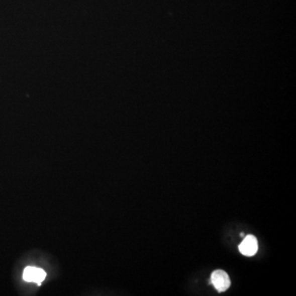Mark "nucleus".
Instances as JSON below:
<instances>
[{
  "instance_id": "1",
  "label": "nucleus",
  "mask_w": 296,
  "mask_h": 296,
  "mask_svg": "<svg viewBox=\"0 0 296 296\" xmlns=\"http://www.w3.org/2000/svg\"><path fill=\"white\" fill-rule=\"evenodd\" d=\"M210 283L213 284L218 292L226 291L231 286V280L229 275L223 270L213 271L211 276Z\"/></svg>"
},
{
  "instance_id": "2",
  "label": "nucleus",
  "mask_w": 296,
  "mask_h": 296,
  "mask_svg": "<svg viewBox=\"0 0 296 296\" xmlns=\"http://www.w3.org/2000/svg\"><path fill=\"white\" fill-rule=\"evenodd\" d=\"M239 249L243 255L247 256V257L255 255L258 249V240L253 235H246L242 243L240 244Z\"/></svg>"
},
{
  "instance_id": "3",
  "label": "nucleus",
  "mask_w": 296,
  "mask_h": 296,
  "mask_svg": "<svg viewBox=\"0 0 296 296\" xmlns=\"http://www.w3.org/2000/svg\"><path fill=\"white\" fill-rule=\"evenodd\" d=\"M23 277L26 281L35 282L40 285L46 277V273L43 269L39 267H27L23 271Z\"/></svg>"
}]
</instances>
